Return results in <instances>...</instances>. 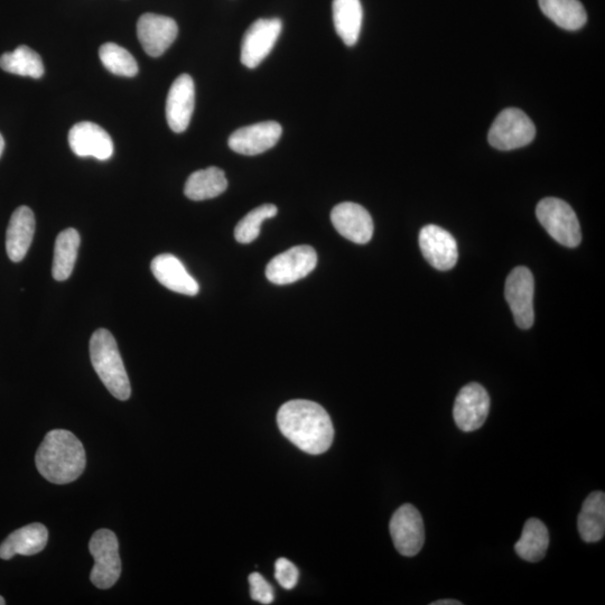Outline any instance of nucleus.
Segmentation results:
<instances>
[{
    "label": "nucleus",
    "mask_w": 605,
    "mask_h": 605,
    "mask_svg": "<svg viewBox=\"0 0 605 605\" xmlns=\"http://www.w3.org/2000/svg\"><path fill=\"white\" fill-rule=\"evenodd\" d=\"M277 423L286 439L306 453L319 455L331 448L333 424L319 404L310 400H291L279 409Z\"/></svg>",
    "instance_id": "1"
},
{
    "label": "nucleus",
    "mask_w": 605,
    "mask_h": 605,
    "mask_svg": "<svg viewBox=\"0 0 605 605\" xmlns=\"http://www.w3.org/2000/svg\"><path fill=\"white\" fill-rule=\"evenodd\" d=\"M36 468L46 480L68 484L86 469V450L78 437L65 430L46 434L35 456Z\"/></svg>",
    "instance_id": "2"
},
{
    "label": "nucleus",
    "mask_w": 605,
    "mask_h": 605,
    "mask_svg": "<svg viewBox=\"0 0 605 605\" xmlns=\"http://www.w3.org/2000/svg\"><path fill=\"white\" fill-rule=\"evenodd\" d=\"M90 358L109 393L119 400H127L132 395V387L117 342L108 330L99 329L92 334Z\"/></svg>",
    "instance_id": "3"
},
{
    "label": "nucleus",
    "mask_w": 605,
    "mask_h": 605,
    "mask_svg": "<svg viewBox=\"0 0 605 605\" xmlns=\"http://www.w3.org/2000/svg\"><path fill=\"white\" fill-rule=\"evenodd\" d=\"M536 216L558 244L569 248L581 244L580 222L570 204L560 199L546 198L538 203Z\"/></svg>",
    "instance_id": "4"
},
{
    "label": "nucleus",
    "mask_w": 605,
    "mask_h": 605,
    "mask_svg": "<svg viewBox=\"0 0 605 605\" xmlns=\"http://www.w3.org/2000/svg\"><path fill=\"white\" fill-rule=\"evenodd\" d=\"M89 549L95 560L90 574L92 584L101 590L113 588L121 574L119 543L116 534L109 529L98 530L91 538Z\"/></svg>",
    "instance_id": "5"
},
{
    "label": "nucleus",
    "mask_w": 605,
    "mask_h": 605,
    "mask_svg": "<svg viewBox=\"0 0 605 605\" xmlns=\"http://www.w3.org/2000/svg\"><path fill=\"white\" fill-rule=\"evenodd\" d=\"M535 136L536 127L524 111L509 108L493 121L488 139L499 151H513L532 143Z\"/></svg>",
    "instance_id": "6"
},
{
    "label": "nucleus",
    "mask_w": 605,
    "mask_h": 605,
    "mask_svg": "<svg viewBox=\"0 0 605 605\" xmlns=\"http://www.w3.org/2000/svg\"><path fill=\"white\" fill-rule=\"evenodd\" d=\"M318 255L310 246H296L274 257L266 267L268 281L276 285L293 284L312 273Z\"/></svg>",
    "instance_id": "7"
},
{
    "label": "nucleus",
    "mask_w": 605,
    "mask_h": 605,
    "mask_svg": "<svg viewBox=\"0 0 605 605\" xmlns=\"http://www.w3.org/2000/svg\"><path fill=\"white\" fill-rule=\"evenodd\" d=\"M535 281L528 268L520 266L507 278L505 296L520 329L528 330L535 321L534 312Z\"/></svg>",
    "instance_id": "8"
},
{
    "label": "nucleus",
    "mask_w": 605,
    "mask_h": 605,
    "mask_svg": "<svg viewBox=\"0 0 605 605\" xmlns=\"http://www.w3.org/2000/svg\"><path fill=\"white\" fill-rule=\"evenodd\" d=\"M397 551L406 557H413L422 551L425 543L424 521L420 511L406 504L395 511L389 524Z\"/></svg>",
    "instance_id": "9"
},
{
    "label": "nucleus",
    "mask_w": 605,
    "mask_h": 605,
    "mask_svg": "<svg viewBox=\"0 0 605 605\" xmlns=\"http://www.w3.org/2000/svg\"><path fill=\"white\" fill-rule=\"evenodd\" d=\"M283 30L279 18H260L247 30L241 43V62L255 69L272 52Z\"/></svg>",
    "instance_id": "10"
},
{
    "label": "nucleus",
    "mask_w": 605,
    "mask_h": 605,
    "mask_svg": "<svg viewBox=\"0 0 605 605\" xmlns=\"http://www.w3.org/2000/svg\"><path fill=\"white\" fill-rule=\"evenodd\" d=\"M490 412V397L481 385L472 383L464 386L455 399L453 416L456 426L463 432L479 430L487 421Z\"/></svg>",
    "instance_id": "11"
},
{
    "label": "nucleus",
    "mask_w": 605,
    "mask_h": 605,
    "mask_svg": "<svg viewBox=\"0 0 605 605\" xmlns=\"http://www.w3.org/2000/svg\"><path fill=\"white\" fill-rule=\"evenodd\" d=\"M179 26L171 17L146 13L137 23V36L143 49L153 58L161 57L176 40Z\"/></svg>",
    "instance_id": "12"
},
{
    "label": "nucleus",
    "mask_w": 605,
    "mask_h": 605,
    "mask_svg": "<svg viewBox=\"0 0 605 605\" xmlns=\"http://www.w3.org/2000/svg\"><path fill=\"white\" fill-rule=\"evenodd\" d=\"M420 247L428 264L439 271H450L459 259L456 240L439 226H426L420 232Z\"/></svg>",
    "instance_id": "13"
},
{
    "label": "nucleus",
    "mask_w": 605,
    "mask_h": 605,
    "mask_svg": "<svg viewBox=\"0 0 605 605\" xmlns=\"http://www.w3.org/2000/svg\"><path fill=\"white\" fill-rule=\"evenodd\" d=\"M331 220L339 234L355 244L365 245L374 235V221L360 204L352 202L338 204L332 210Z\"/></svg>",
    "instance_id": "14"
},
{
    "label": "nucleus",
    "mask_w": 605,
    "mask_h": 605,
    "mask_svg": "<svg viewBox=\"0 0 605 605\" xmlns=\"http://www.w3.org/2000/svg\"><path fill=\"white\" fill-rule=\"evenodd\" d=\"M282 134L283 128L276 121H264L237 129L229 138V147L238 154L254 156L271 150Z\"/></svg>",
    "instance_id": "15"
},
{
    "label": "nucleus",
    "mask_w": 605,
    "mask_h": 605,
    "mask_svg": "<svg viewBox=\"0 0 605 605\" xmlns=\"http://www.w3.org/2000/svg\"><path fill=\"white\" fill-rule=\"evenodd\" d=\"M69 144L74 154L107 161L114 155V143L104 128L82 121L74 125L69 133Z\"/></svg>",
    "instance_id": "16"
},
{
    "label": "nucleus",
    "mask_w": 605,
    "mask_h": 605,
    "mask_svg": "<svg viewBox=\"0 0 605 605\" xmlns=\"http://www.w3.org/2000/svg\"><path fill=\"white\" fill-rule=\"evenodd\" d=\"M195 106L194 81L189 74H181L173 82L166 100L167 124L174 133L188 129Z\"/></svg>",
    "instance_id": "17"
},
{
    "label": "nucleus",
    "mask_w": 605,
    "mask_h": 605,
    "mask_svg": "<svg viewBox=\"0 0 605 605\" xmlns=\"http://www.w3.org/2000/svg\"><path fill=\"white\" fill-rule=\"evenodd\" d=\"M151 269L157 281L172 292L195 296L200 291L198 282L186 271L178 257L171 254L157 256L153 259Z\"/></svg>",
    "instance_id": "18"
},
{
    "label": "nucleus",
    "mask_w": 605,
    "mask_h": 605,
    "mask_svg": "<svg viewBox=\"0 0 605 605\" xmlns=\"http://www.w3.org/2000/svg\"><path fill=\"white\" fill-rule=\"evenodd\" d=\"M35 232V217L30 208L20 207L12 214L7 228L6 250L9 259L20 263L29 251Z\"/></svg>",
    "instance_id": "19"
},
{
    "label": "nucleus",
    "mask_w": 605,
    "mask_h": 605,
    "mask_svg": "<svg viewBox=\"0 0 605 605\" xmlns=\"http://www.w3.org/2000/svg\"><path fill=\"white\" fill-rule=\"evenodd\" d=\"M49 541L48 529L42 524L27 525L15 530L0 545V558L8 561L16 555L32 556L43 551Z\"/></svg>",
    "instance_id": "20"
},
{
    "label": "nucleus",
    "mask_w": 605,
    "mask_h": 605,
    "mask_svg": "<svg viewBox=\"0 0 605 605\" xmlns=\"http://www.w3.org/2000/svg\"><path fill=\"white\" fill-rule=\"evenodd\" d=\"M580 535L585 543H597L605 533V495L602 491L592 492L585 499L577 519Z\"/></svg>",
    "instance_id": "21"
},
{
    "label": "nucleus",
    "mask_w": 605,
    "mask_h": 605,
    "mask_svg": "<svg viewBox=\"0 0 605 605\" xmlns=\"http://www.w3.org/2000/svg\"><path fill=\"white\" fill-rule=\"evenodd\" d=\"M335 31L344 44L355 45L360 36L363 11L360 0H333Z\"/></svg>",
    "instance_id": "22"
},
{
    "label": "nucleus",
    "mask_w": 605,
    "mask_h": 605,
    "mask_svg": "<svg viewBox=\"0 0 605 605\" xmlns=\"http://www.w3.org/2000/svg\"><path fill=\"white\" fill-rule=\"evenodd\" d=\"M227 188L225 172L212 166L191 174L185 183L184 193L190 200L203 201L219 197Z\"/></svg>",
    "instance_id": "23"
},
{
    "label": "nucleus",
    "mask_w": 605,
    "mask_h": 605,
    "mask_svg": "<svg viewBox=\"0 0 605 605\" xmlns=\"http://www.w3.org/2000/svg\"><path fill=\"white\" fill-rule=\"evenodd\" d=\"M542 12L566 31L582 29L588 15L580 0H539Z\"/></svg>",
    "instance_id": "24"
},
{
    "label": "nucleus",
    "mask_w": 605,
    "mask_h": 605,
    "mask_svg": "<svg viewBox=\"0 0 605 605\" xmlns=\"http://www.w3.org/2000/svg\"><path fill=\"white\" fill-rule=\"evenodd\" d=\"M548 546L549 534L543 521L537 518L528 519L523 534L515 545L518 556L524 561L538 563L545 557Z\"/></svg>",
    "instance_id": "25"
},
{
    "label": "nucleus",
    "mask_w": 605,
    "mask_h": 605,
    "mask_svg": "<svg viewBox=\"0 0 605 605\" xmlns=\"http://www.w3.org/2000/svg\"><path fill=\"white\" fill-rule=\"evenodd\" d=\"M80 235L76 229L61 232L55 241L52 275L59 282L67 281L76 265Z\"/></svg>",
    "instance_id": "26"
},
{
    "label": "nucleus",
    "mask_w": 605,
    "mask_h": 605,
    "mask_svg": "<svg viewBox=\"0 0 605 605\" xmlns=\"http://www.w3.org/2000/svg\"><path fill=\"white\" fill-rule=\"evenodd\" d=\"M0 68L17 76L40 79L44 74V64L39 54L29 46H18L11 53H5L0 57Z\"/></svg>",
    "instance_id": "27"
},
{
    "label": "nucleus",
    "mask_w": 605,
    "mask_h": 605,
    "mask_svg": "<svg viewBox=\"0 0 605 605\" xmlns=\"http://www.w3.org/2000/svg\"><path fill=\"white\" fill-rule=\"evenodd\" d=\"M99 57L105 68L116 76L132 78L138 73V64L133 55L115 43L102 45Z\"/></svg>",
    "instance_id": "28"
},
{
    "label": "nucleus",
    "mask_w": 605,
    "mask_h": 605,
    "mask_svg": "<svg viewBox=\"0 0 605 605\" xmlns=\"http://www.w3.org/2000/svg\"><path fill=\"white\" fill-rule=\"evenodd\" d=\"M278 209L274 204H263L253 211H250L246 217L242 218L236 229L235 238L240 244H250L260 235V227L263 222L277 216Z\"/></svg>",
    "instance_id": "29"
},
{
    "label": "nucleus",
    "mask_w": 605,
    "mask_h": 605,
    "mask_svg": "<svg viewBox=\"0 0 605 605\" xmlns=\"http://www.w3.org/2000/svg\"><path fill=\"white\" fill-rule=\"evenodd\" d=\"M275 577L285 590H292L299 582L300 573L297 567L286 558H279L275 564Z\"/></svg>",
    "instance_id": "30"
},
{
    "label": "nucleus",
    "mask_w": 605,
    "mask_h": 605,
    "mask_svg": "<svg viewBox=\"0 0 605 605\" xmlns=\"http://www.w3.org/2000/svg\"><path fill=\"white\" fill-rule=\"evenodd\" d=\"M250 594L253 600L262 604H271L275 599L274 589L262 574L253 573L249 576Z\"/></svg>",
    "instance_id": "31"
},
{
    "label": "nucleus",
    "mask_w": 605,
    "mask_h": 605,
    "mask_svg": "<svg viewBox=\"0 0 605 605\" xmlns=\"http://www.w3.org/2000/svg\"><path fill=\"white\" fill-rule=\"evenodd\" d=\"M432 605H462V603L456 600H440L433 602Z\"/></svg>",
    "instance_id": "32"
},
{
    "label": "nucleus",
    "mask_w": 605,
    "mask_h": 605,
    "mask_svg": "<svg viewBox=\"0 0 605 605\" xmlns=\"http://www.w3.org/2000/svg\"><path fill=\"white\" fill-rule=\"evenodd\" d=\"M4 148H5V141H4L2 134H0V157H2V155H3Z\"/></svg>",
    "instance_id": "33"
},
{
    "label": "nucleus",
    "mask_w": 605,
    "mask_h": 605,
    "mask_svg": "<svg viewBox=\"0 0 605 605\" xmlns=\"http://www.w3.org/2000/svg\"><path fill=\"white\" fill-rule=\"evenodd\" d=\"M6 601L5 599L2 597V595H0V605H5Z\"/></svg>",
    "instance_id": "34"
}]
</instances>
